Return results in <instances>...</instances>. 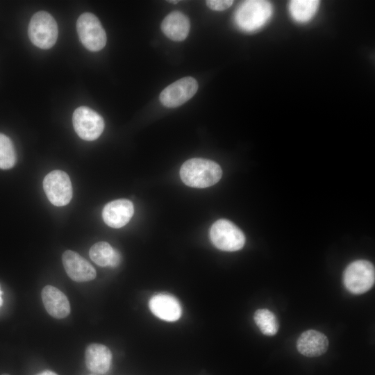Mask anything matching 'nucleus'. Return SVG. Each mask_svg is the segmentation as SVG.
I'll use <instances>...</instances> for the list:
<instances>
[{"mask_svg": "<svg viewBox=\"0 0 375 375\" xmlns=\"http://www.w3.org/2000/svg\"><path fill=\"white\" fill-rule=\"evenodd\" d=\"M222 176L220 166L205 158H195L186 160L180 169L182 181L187 185L205 188L217 183Z\"/></svg>", "mask_w": 375, "mask_h": 375, "instance_id": "1", "label": "nucleus"}, {"mask_svg": "<svg viewBox=\"0 0 375 375\" xmlns=\"http://www.w3.org/2000/svg\"><path fill=\"white\" fill-rule=\"evenodd\" d=\"M272 15V6L269 1H246L237 10L235 22L242 30L253 31L262 27Z\"/></svg>", "mask_w": 375, "mask_h": 375, "instance_id": "2", "label": "nucleus"}, {"mask_svg": "<svg viewBox=\"0 0 375 375\" xmlns=\"http://www.w3.org/2000/svg\"><path fill=\"white\" fill-rule=\"evenodd\" d=\"M28 34L30 40L36 47L42 49H50L58 38L57 23L49 13L39 11L31 19Z\"/></svg>", "mask_w": 375, "mask_h": 375, "instance_id": "3", "label": "nucleus"}, {"mask_svg": "<svg viewBox=\"0 0 375 375\" xmlns=\"http://www.w3.org/2000/svg\"><path fill=\"white\" fill-rule=\"evenodd\" d=\"M209 234L212 243L222 251H238L245 243L243 232L228 219L216 221L211 226Z\"/></svg>", "mask_w": 375, "mask_h": 375, "instance_id": "4", "label": "nucleus"}, {"mask_svg": "<svg viewBox=\"0 0 375 375\" xmlns=\"http://www.w3.org/2000/svg\"><path fill=\"white\" fill-rule=\"evenodd\" d=\"M374 281V267L365 260L351 262L344 272V284L346 288L353 294L366 292L372 288Z\"/></svg>", "mask_w": 375, "mask_h": 375, "instance_id": "5", "label": "nucleus"}, {"mask_svg": "<svg viewBox=\"0 0 375 375\" xmlns=\"http://www.w3.org/2000/svg\"><path fill=\"white\" fill-rule=\"evenodd\" d=\"M76 29L83 45L91 51L101 50L106 44V33L99 19L92 13L85 12L76 22Z\"/></svg>", "mask_w": 375, "mask_h": 375, "instance_id": "6", "label": "nucleus"}, {"mask_svg": "<svg viewBox=\"0 0 375 375\" xmlns=\"http://www.w3.org/2000/svg\"><path fill=\"white\" fill-rule=\"evenodd\" d=\"M74 128L83 140L92 141L97 139L104 129L103 117L92 109L81 106L72 116Z\"/></svg>", "mask_w": 375, "mask_h": 375, "instance_id": "7", "label": "nucleus"}, {"mask_svg": "<svg viewBox=\"0 0 375 375\" xmlns=\"http://www.w3.org/2000/svg\"><path fill=\"white\" fill-rule=\"evenodd\" d=\"M43 188L48 199L54 206H65L72 198L71 181L63 171L49 172L43 180Z\"/></svg>", "mask_w": 375, "mask_h": 375, "instance_id": "8", "label": "nucleus"}, {"mask_svg": "<svg viewBox=\"0 0 375 375\" xmlns=\"http://www.w3.org/2000/svg\"><path fill=\"white\" fill-rule=\"evenodd\" d=\"M197 90L196 79L186 76L166 87L160 94V100L167 108H176L191 99Z\"/></svg>", "mask_w": 375, "mask_h": 375, "instance_id": "9", "label": "nucleus"}, {"mask_svg": "<svg viewBox=\"0 0 375 375\" xmlns=\"http://www.w3.org/2000/svg\"><path fill=\"white\" fill-rule=\"evenodd\" d=\"M62 261L68 276L76 282H86L95 278L97 273L94 267L77 252L65 251Z\"/></svg>", "mask_w": 375, "mask_h": 375, "instance_id": "10", "label": "nucleus"}, {"mask_svg": "<svg viewBox=\"0 0 375 375\" xmlns=\"http://www.w3.org/2000/svg\"><path fill=\"white\" fill-rule=\"evenodd\" d=\"M133 213V203L126 199H119L112 201L104 206L102 217L108 226L119 228L128 223Z\"/></svg>", "mask_w": 375, "mask_h": 375, "instance_id": "11", "label": "nucleus"}, {"mask_svg": "<svg viewBox=\"0 0 375 375\" xmlns=\"http://www.w3.org/2000/svg\"><path fill=\"white\" fill-rule=\"evenodd\" d=\"M41 295L44 308L51 317L62 319L69 315V300L59 289L52 285H46L42 289Z\"/></svg>", "mask_w": 375, "mask_h": 375, "instance_id": "12", "label": "nucleus"}, {"mask_svg": "<svg viewBox=\"0 0 375 375\" xmlns=\"http://www.w3.org/2000/svg\"><path fill=\"white\" fill-rule=\"evenodd\" d=\"M149 306L153 315L165 321L174 322L181 315V307L178 301L168 294L160 293L153 296Z\"/></svg>", "mask_w": 375, "mask_h": 375, "instance_id": "13", "label": "nucleus"}, {"mask_svg": "<svg viewBox=\"0 0 375 375\" xmlns=\"http://www.w3.org/2000/svg\"><path fill=\"white\" fill-rule=\"evenodd\" d=\"M328 340L322 333L315 330L303 332L297 342L298 351L306 357H317L328 349Z\"/></svg>", "mask_w": 375, "mask_h": 375, "instance_id": "14", "label": "nucleus"}, {"mask_svg": "<svg viewBox=\"0 0 375 375\" xmlns=\"http://www.w3.org/2000/svg\"><path fill=\"white\" fill-rule=\"evenodd\" d=\"M111 360V351L103 344L92 343L85 349L86 366L94 373H106L110 369Z\"/></svg>", "mask_w": 375, "mask_h": 375, "instance_id": "15", "label": "nucleus"}, {"mask_svg": "<svg viewBox=\"0 0 375 375\" xmlns=\"http://www.w3.org/2000/svg\"><path fill=\"white\" fill-rule=\"evenodd\" d=\"M190 22L188 17L179 11H174L165 17L161 24L163 33L176 42L184 40L190 31Z\"/></svg>", "mask_w": 375, "mask_h": 375, "instance_id": "16", "label": "nucleus"}, {"mask_svg": "<svg viewBox=\"0 0 375 375\" xmlns=\"http://www.w3.org/2000/svg\"><path fill=\"white\" fill-rule=\"evenodd\" d=\"M319 5L316 0H293L289 3V10L295 21L304 23L315 15Z\"/></svg>", "mask_w": 375, "mask_h": 375, "instance_id": "17", "label": "nucleus"}, {"mask_svg": "<svg viewBox=\"0 0 375 375\" xmlns=\"http://www.w3.org/2000/svg\"><path fill=\"white\" fill-rule=\"evenodd\" d=\"M256 324L265 335H275L278 330V323L275 315L267 309L257 310L253 316Z\"/></svg>", "mask_w": 375, "mask_h": 375, "instance_id": "18", "label": "nucleus"}, {"mask_svg": "<svg viewBox=\"0 0 375 375\" xmlns=\"http://www.w3.org/2000/svg\"><path fill=\"white\" fill-rule=\"evenodd\" d=\"M115 249L106 242H99L92 246L89 251L91 260L101 267L110 265Z\"/></svg>", "mask_w": 375, "mask_h": 375, "instance_id": "19", "label": "nucleus"}, {"mask_svg": "<svg viewBox=\"0 0 375 375\" xmlns=\"http://www.w3.org/2000/svg\"><path fill=\"white\" fill-rule=\"evenodd\" d=\"M17 155L12 142L0 133V169H8L16 163Z\"/></svg>", "mask_w": 375, "mask_h": 375, "instance_id": "20", "label": "nucleus"}, {"mask_svg": "<svg viewBox=\"0 0 375 375\" xmlns=\"http://www.w3.org/2000/svg\"><path fill=\"white\" fill-rule=\"evenodd\" d=\"M206 5L210 9L217 11L224 10L231 7L233 3L231 0H208L206 1Z\"/></svg>", "mask_w": 375, "mask_h": 375, "instance_id": "21", "label": "nucleus"}, {"mask_svg": "<svg viewBox=\"0 0 375 375\" xmlns=\"http://www.w3.org/2000/svg\"><path fill=\"white\" fill-rule=\"evenodd\" d=\"M120 260H121L120 253L117 249H115L113 256L112 257L109 267H117L119 264Z\"/></svg>", "mask_w": 375, "mask_h": 375, "instance_id": "22", "label": "nucleus"}, {"mask_svg": "<svg viewBox=\"0 0 375 375\" xmlns=\"http://www.w3.org/2000/svg\"><path fill=\"white\" fill-rule=\"evenodd\" d=\"M36 375H58V374L55 373L54 372H52L50 370H45Z\"/></svg>", "mask_w": 375, "mask_h": 375, "instance_id": "23", "label": "nucleus"}, {"mask_svg": "<svg viewBox=\"0 0 375 375\" xmlns=\"http://www.w3.org/2000/svg\"><path fill=\"white\" fill-rule=\"evenodd\" d=\"M2 303H3V299H2V292L0 289V307L2 305Z\"/></svg>", "mask_w": 375, "mask_h": 375, "instance_id": "24", "label": "nucleus"}, {"mask_svg": "<svg viewBox=\"0 0 375 375\" xmlns=\"http://www.w3.org/2000/svg\"><path fill=\"white\" fill-rule=\"evenodd\" d=\"M169 2L173 3H177L178 1H169Z\"/></svg>", "mask_w": 375, "mask_h": 375, "instance_id": "25", "label": "nucleus"}, {"mask_svg": "<svg viewBox=\"0 0 375 375\" xmlns=\"http://www.w3.org/2000/svg\"><path fill=\"white\" fill-rule=\"evenodd\" d=\"M1 375H10V374H2Z\"/></svg>", "mask_w": 375, "mask_h": 375, "instance_id": "26", "label": "nucleus"}]
</instances>
